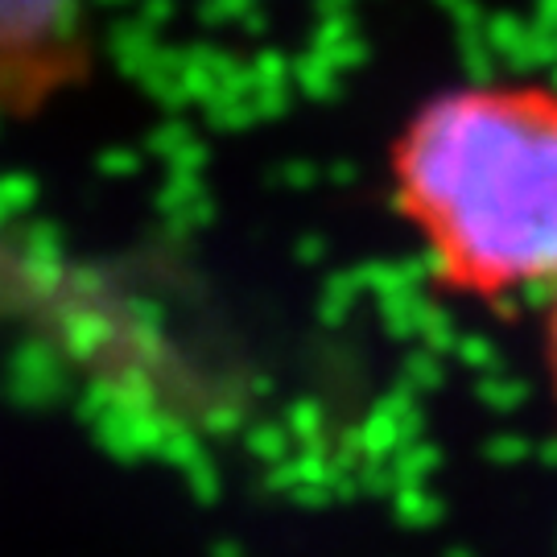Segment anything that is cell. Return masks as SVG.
<instances>
[{"instance_id":"2","label":"cell","mask_w":557,"mask_h":557,"mask_svg":"<svg viewBox=\"0 0 557 557\" xmlns=\"http://www.w3.org/2000/svg\"><path fill=\"white\" fill-rule=\"evenodd\" d=\"M87 0H0V116L34 120L91 79Z\"/></svg>"},{"instance_id":"1","label":"cell","mask_w":557,"mask_h":557,"mask_svg":"<svg viewBox=\"0 0 557 557\" xmlns=\"http://www.w3.org/2000/svg\"><path fill=\"white\" fill-rule=\"evenodd\" d=\"M413 202L446 252L492 277L557 273V96L479 83L434 100L405 140Z\"/></svg>"}]
</instances>
